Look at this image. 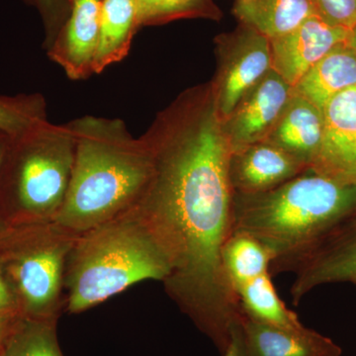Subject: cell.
<instances>
[{
	"label": "cell",
	"mask_w": 356,
	"mask_h": 356,
	"mask_svg": "<svg viewBox=\"0 0 356 356\" xmlns=\"http://www.w3.org/2000/svg\"><path fill=\"white\" fill-rule=\"evenodd\" d=\"M102 0H70V13L47 56L72 81L95 74Z\"/></svg>",
	"instance_id": "cell-12"
},
{
	"label": "cell",
	"mask_w": 356,
	"mask_h": 356,
	"mask_svg": "<svg viewBox=\"0 0 356 356\" xmlns=\"http://www.w3.org/2000/svg\"><path fill=\"white\" fill-rule=\"evenodd\" d=\"M247 356H341V348L309 327L292 331L271 327L242 315Z\"/></svg>",
	"instance_id": "cell-15"
},
{
	"label": "cell",
	"mask_w": 356,
	"mask_h": 356,
	"mask_svg": "<svg viewBox=\"0 0 356 356\" xmlns=\"http://www.w3.org/2000/svg\"><path fill=\"white\" fill-rule=\"evenodd\" d=\"M11 136L6 132L0 131V166H1L2 161L6 156L7 147H8L9 142H10Z\"/></svg>",
	"instance_id": "cell-29"
},
{
	"label": "cell",
	"mask_w": 356,
	"mask_h": 356,
	"mask_svg": "<svg viewBox=\"0 0 356 356\" xmlns=\"http://www.w3.org/2000/svg\"><path fill=\"white\" fill-rule=\"evenodd\" d=\"M356 211V185L306 172L252 195L234 193V231L259 241L273 257L269 273L294 271Z\"/></svg>",
	"instance_id": "cell-3"
},
{
	"label": "cell",
	"mask_w": 356,
	"mask_h": 356,
	"mask_svg": "<svg viewBox=\"0 0 356 356\" xmlns=\"http://www.w3.org/2000/svg\"><path fill=\"white\" fill-rule=\"evenodd\" d=\"M140 27L168 24L182 19L221 20L213 0H136Z\"/></svg>",
	"instance_id": "cell-22"
},
{
	"label": "cell",
	"mask_w": 356,
	"mask_h": 356,
	"mask_svg": "<svg viewBox=\"0 0 356 356\" xmlns=\"http://www.w3.org/2000/svg\"><path fill=\"white\" fill-rule=\"evenodd\" d=\"M271 277L270 273H264L236 288L242 315L261 324L280 329L303 330L305 325L278 296Z\"/></svg>",
	"instance_id": "cell-19"
},
{
	"label": "cell",
	"mask_w": 356,
	"mask_h": 356,
	"mask_svg": "<svg viewBox=\"0 0 356 356\" xmlns=\"http://www.w3.org/2000/svg\"><path fill=\"white\" fill-rule=\"evenodd\" d=\"M324 132V111L303 96L293 92L264 142L280 147L310 170L322 146Z\"/></svg>",
	"instance_id": "cell-14"
},
{
	"label": "cell",
	"mask_w": 356,
	"mask_h": 356,
	"mask_svg": "<svg viewBox=\"0 0 356 356\" xmlns=\"http://www.w3.org/2000/svg\"><path fill=\"white\" fill-rule=\"evenodd\" d=\"M292 95V86L274 70L248 91L228 118L222 122L231 151L264 142Z\"/></svg>",
	"instance_id": "cell-8"
},
{
	"label": "cell",
	"mask_w": 356,
	"mask_h": 356,
	"mask_svg": "<svg viewBox=\"0 0 356 356\" xmlns=\"http://www.w3.org/2000/svg\"><path fill=\"white\" fill-rule=\"evenodd\" d=\"M295 304L314 288L329 283L356 285V211L332 229L295 270Z\"/></svg>",
	"instance_id": "cell-9"
},
{
	"label": "cell",
	"mask_w": 356,
	"mask_h": 356,
	"mask_svg": "<svg viewBox=\"0 0 356 356\" xmlns=\"http://www.w3.org/2000/svg\"><path fill=\"white\" fill-rule=\"evenodd\" d=\"M222 356H247L241 323L234 327L233 332H232L231 341Z\"/></svg>",
	"instance_id": "cell-27"
},
{
	"label": "cell",
	"mask_w": 356,
	"mask_h": 356,
	"mask_svg": "<svg viewBox=\"0 0 356 356\" xmlns=\"http://www.w3.org/2000/svg\"><path fill=\"white\" fill-rule=\"evenodd\" d=\"M76 235L55 222L9 226L0 238V266L28 318L58 320L65 274Z\"/></svg>",
	"instance_id": "cell-6"
},
{
	"label": "cell",
	"mask_w": 356,
	"mask_h": 356,
	"mask_svg": "<svg viewBox=\"0 0 356 356\" xmlns=\"http://www.w3.org/2000/svg\"><path fill=\"white\" fill-rule=\"evenodd\" d=\"M140 137L151 172L131 209L166 255L165 292L222 355L242 313L222 255L234 231L232 151L209 84L182 91Z\"/></svg>",
	"instance_id": "cell-1"
},
{
	"label": "cell",
	"mask_w": 356,
	"mask_h": 356,
	"mask_svg": "<svg viewBox=\"0 0 356 356\" xmlns=\"http://www.w3.org/2000/svg\"><path fill=\"white\" fill-rule=\"evenodd\" d=\"M6 315H22V313L15 290L0 266V316Z\"/></svg>",
	"instance_id": "cell-26"
},
{
	"label": "cell",
	"mask_w": 356,
	"mask_h": 356,
	"mask_svg": "<svg viewBox=\"0 0 356 356\" xmlns=\"http://www.w3.org/2000/svg\"><path fill=\"white\" fill-rule=\"evenodd\" d=\"M353 88H356V54L348 41L321 58L293 88V92L324 110L334 96Z\"/></svg>",
	"instance_id": "cell-16"
},
{
	"label": "cell",
	"mask_w": 356,
	"mask_h": 356,
	"mask_svg": "<svg viewBox=\"0 0 356 356\" xmlns=\"http://www.w3.org/2000/svg\"><path fill=\"white\" fill-rule=\"evenodd\" d=\"M218 67L210 81L218 115L226 120L248 91L273 70L270 40L238 23L215 38Z\"/></svg>",
	"instance_id": "cell-7"
},
{
	"label": "cell",
	"mask_w": 356,
	"mask_h": 356,
	"mask_svg": "<svg viewBox=\"0 0 356 356\" xmlns=\"http://www.w3.org/2000/svg\"><path fill=\"white\" fill-rule=\"evenodd\" d=\"M222 262L234 289L269 273L273 257L252 236L233 232L222 248Z\"/></svg>",
	"instance_id": "cell-20"
},
{
	"label": "cell",
	"mask_w": 356,
	"mask_h": 356,
	"mask_svg": "<svg viewBox=\"0 0 356 356\" xmlns=\"http://www.w3.org/2000/svg\"><path fill=\"white\" fill-rule=\"evenodd\" d=\"M34 7L43 22L44 38L43 48L48 50L57 38L58 32L67 22L70 13V0H23Z\"/></svg>",
	"instance_id": "cell-24"
},
{
	"label": "cell",
	"mask_w": 356,
	"mask_h": 356,
	"mask_svg": "<svg viewBox=\"0 0 356 356\" xmlns=\"http://www.w3.org/2000/svg\"><path fill=\"white\" fill-rule=\"evenodd\" d=\"M350 33L311 16L293 31L270 40L273 70L294 88L321 58L346 43Z\"/></svg>",
	"instance_id": "cell-11"
},
{
	"label": "cell",
	"mask_w": 356,
	"mask_h": 356,
	"mask_svg": "<svg viewBox=\"0 0 356 356\" xmlns=\"http://www.w3.org/2000/svg\"><path fill=\"white\" fill-rule=\"evenodd\" d=\"M74 156L70 123L47 120L11 136L0 166V219L10 226L53 222L67 195Z\"/></svg>",
	"instance_id": "cell-5"
},
{
	"label": "cell",
	"mask_w": 356,
	"mask_h": 356,
	"mask_svg": "<svg viewBox=\"0 0 356 356\" xmlns=\"http://www.w3.org/2000/svg\"><path fill=\"white\" fill-rule=\"evenodd\" d=\"M58 320L21 316L0 356H65L57 334Z\"/></svg>",
	"instance_id": "cell-21"
},
{
	"label": "cell",
	"mask_w": 356,
	"mask_h": 356,
	"mask_svg": "<svg viewBox=\"0 0 356 356\" xmlns=\"http://www.w3.org/2000/svg\"><path fill=\"white\" fill-rule=\"evenodd\" d=\"M348 43L353 47L356 54V27L353 28L350 33V38H348Z\"/></svg>",
	"instance_id": "cell-30"
},
{
	"label": "cell",
	"mask_w": 356,
	"mask_h": 356,
	"mask_svg": "<svg viewBox=\"0 0 356 356\" xmlns=\"http://www.w3.org/2000/svg\"><path fill=\"white\" fill-rule=\"evenodd\" d=\"M74 165L67 195L53 222L79 236L127 212L137 202L151 172L140 137L120 118L79 117L70 122Z\"/></svg>",
	"instance_id": "cell-2"
},
{
	"label": "cell",
	"mask_w": 356,
	"mask_h": 356,
	"mask_svg": "<svg viewBox=\"0 0 356 356\" xmlns=\"http://www.w3.org/2000/svg\"><path fill=\"white\" fill-rule=\"evenodd\" d=\"M233 14L269 40L293 31L316 14L310 0H236Z\"/></svg>",
	"instance_id": "cell-18"
},
{
	"label": "cell",
	"mask_w": 356,
	"mask_h": 356,
	"mask_svg": "<svg viewBox=\"0 0 356 356\" xmlns=\"http://www.w3.org/2000/svg\"><path fill=\"white\" fill-rule=\"evenodd\" d=\"M140 28L136 0H102L95 74L127 57Z\"/></svg>",
	"instance_id": "cell-17"
},
{
	"label": "cell",
	"mask_w": 356,
	"mask_h": 356,
	"mask_svg": "<svg viewBox=\"0 0 356 356\" xmlns=\"http://www.w3.org/2000/svg\"><path fill=\"white\" fill-rule=\"evenodd\" d=\"M48 120L47 102L41 93L0 95V131L10 136Z\"/></svg>",
	"instance_id": "cell-23"
},
{
	"label": "cell",
	"mask_w": 356,
	"mask_h": 356,
	"mask_svg": "<svg viewBox=\"0 0 356 356\" xmlns=\"http://www.w3.org/2000/svg\"><path fill=\"white\" fill-rule=\"evenodd\" d=\"M316 14L325 22L351 31L356 27V0H310Z\"/></svg>",
	"instance_id": "cell-25"
},
{
	"label": "cell",
	"mask_w": 356,
	"mask_h": 356,
	"mask_svg": "<svg viewBox=\"0 0 356 356\" xmlns=\"http://www.w3.org/2000/svg\"><path fill=\"white\" fill-rule=\"evenodd\" d=\"M325 132L311 172L356 185V88L339 93L324 110Z\"/></svg>",
	"instance_id": "cell-10"
},
{
	"label": "cell",
	"mask_w": 356,
	"mask_h": 356,
	"mask_svg": "<svg viewBox=\"0 0 356 356\" xmlns=\"http://www.w3.org/2000/svg\"><path fill=\"white\" fill-rule=\"evenodd\" d=\"M21 316L22 315L0 316V351Z\"/></svg>",
	"instance_id": "cell-28"
},
{
	"label": "cell",
	"mask_w": 356,
	"mask_h": 356,
	"mask_svg": "<svg viewBox=\"0 0 356 356\" xmlns=\"http://www.w3.org/2000/svg\"><path fill=\"white\" fill-rule=\"evenodd\" d=\"M9 226H10V225L6 224V222L2 221V220L0 219V238H1L2 235L4 234V232L6 231Z\"/></svg>",
	"instance_id": "cell-31"
},
{
	"label": "cell",
	"mask_w": 356,
	"mask_h": 356,
	"mask_svg": "<svg viewBox=\"0 0 356 356\" xmlns=\"http://www.w3.org/2000/svg\"><path fill=\"white\" fill-rule=\"evenodd\" d=\"M170 264L134 209L77 236L65 274V311L79 314L145 280L163 282Z\"/></svg>",
	"instance_id": "cell-4"
},
{
	"label": "cell",
	"mask_w": 356,
	"mask_h": 356,
	"mask_svg": "<svg viewBox=\"0 0 356 356\" xmlns=\"http://www.w3.org/2000/svg\"><path fill=\"white\" fill-rule=\"evenodd\" d=\"M306 172L303 163L268 142L232 152L229 159L232 188L243 195L271 191Z\"/></svg>",
	"instance_id": "cell-13"
}]
</instances>
